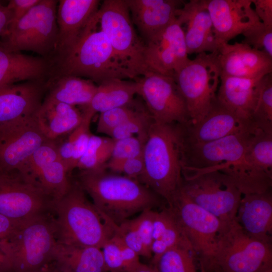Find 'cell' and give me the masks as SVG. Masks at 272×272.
<instances>
[{
	"instance_id": "obj_35",
	"label": "cell",
	"mask_w": 272,
	"mask_h": 272,
	"mask_svg": "<svg viewBox=\"0 0 272 272\" xmlns=\"http://www.w3.org/2000/svg\"><path fill=\"white\" fill-rule=\"evenodd\" d=\"M154 121L146 107L128 120L114 128L108 135L114 141L134 135L145 143L150 127Z\"/></svg>"
},
{
	"instance_id": "obj_34",
	"label": "cell",
	"mask_w": 272,
	"mask_h": 272,
	"mask_svg": "<svg viewBox=\"0 0 272 272\" xmlns=\"http://www.w3.org/2000/svg\"><path fill=\"white\" fill-rule=\"evenodd\" d=\"M145 107L144 102L134 98L124 105L100 113L97 125V132L108 135L114 128Z\"/></svg>"
},
{
	"instance_id": "obj_12",
	"label": "cell",
	"mask_w": 272,
	"mask_h": 272,
	"mask_svg": "<svg viewBox=\"0 0 272 272\" xmlns=\"http://www.w3.org/2000/svg\"><path fill=\"white\" fill-rule=\"evenodd\" d=\"M134 81L138 95L155 121L174 124L190 120L186 102L174 78L150 71Z\"/></svg>"
},
{
	"instance_id": "obj_21",
	"label": "cell",
	"mask_w": 272,
	"mask_h": 272,
	"mask_svg": "<svg viewBox=\"0 0 272 272\" xmlns=\"http://www.w3.org/2000/svg\"><path fill=\"white\" fill-rule=\"evenodd\" d=\"M47 81H27L0 88V125L36 115L44 99Z\"/></svg>"
},
{
	"instance_id": "obj_33",
	"label": "cell",
	"mask_w": 272,
	"mask_h": 272,
	"mask_svg": "<svg viewBox=\"0 0 272 272\" xmlns=\"http://www.w3.org/2000/svg\"><path fill=\"white\" fill-rule=\"evenodd\" d=\"M247 153L256 167L272 175V132L258 128L251 139Z\"/></svg>"
},
{
	"instance_id": "obj_9",
	"label": "cell",
	"mask_w": 272,
	"mask_h": 272,
	"mask_svg": "<svg viewBox=\"0 0 272 272\" xmlns=\"http://www.w3.org/2000/svg\"><path fill=\"white\" fill-rule=\"evenodd\" d=\"M58 1L41 0L27 14L11 23L1 40L8 49L30 51L50 60L58 40L56 10Z\"/></svg>"
},
{
	"instance_id": "obj_53",
	"label": "cell",
	"mask_w": 272,
	"mask_h": 272,
	"mask_svg": "<svg viewBox=\"0 0 272 272\" xmlns=\"http://www.w3.org/2000/svg\"><path fill=\"white\" fill-rule=\"evenodd\" d=\"M41 272H63L53 262Z\"/></svg>"
},
{
	"instance_id": "obj_38",
	"label": "cell",
	"mask_w": 272,
	"mask_h": 272,
	"mask_svg": "<svg viewBox=\"0 0 272 272\" xmlns=\"http://www.w3.org/2000/svg\"><path fill=\"white\" fill-rule=\"evenodd\" d=\"M145 143L136 136L114 141L110 159L105 165L110 169L125 160L143 155Z\"/></svg>"
},
{
	"instance_id": "obj_3",
	"label": "cell",
	"mask_w": 272,
	"mask_h": 272,
	"mask_svg": "<svg viewBox=\"0 0 272 272\" xmlns=\"http://www.w3.org/2000/svg\"><path fill=\"white\" fill-rule=\"evenodd\" d=\"M52 211L57 242L78 247L101 248L114 235L108 219L87 198L84 190L76 181L67 191L53 200Z\"/></svg>"
},
{
	"instance_id": "obj_54",
	"label": "cell",
	"mask_w": 272,
	"mask_h": 272,
	"mask_svg": "<svg viewBox=\"0 0 272 272\" xmlns=\"http://www.w3.org/2000/svg\"><path fill=\"white\" fill-rule=\"evenodd\" d=\"M262 272H272V269H268V270H266Z\"/></svg>"
},
{
	"instance_id": "obj_44",
	"label": "cell",
	"mask_w": 272,
	"mask_h": 272,
	"mask_svg": "<svg viewBox=\"0 0 272 272\" xmlns=\"http://www.w3.org/2000/svg\"><path fill=\"white\" fill-rule=\"evenodd\" d=\"M110 170L115 172L122 173L125 176L138 180L144 171L143 155L125 160Z\"/></svg>"
},
{
	"instance_id": "obj_6",
	"label": "cell",
	"mask_w": 272,
	"mask_h": 272,
	"mask_svg": "<svg viewBox=\"0 0 272 272\" xmlns=\"http://www.w3.org/2000/svg\"><path fill=\"white\" fill-rule=\"evenodd\" d=\"M198 262L203 272H262L272 269L271 244L250 236L235 219L225 224L213 252Z\"/></svg>"
},
{
	"instance_id": "obj_16",
	"label": "cell",
	"mask_w": 272,
	"mask_h": 272,
	"mask_svg": "<svg viewBox=\"0 0 272 272\" xmlns=\"http://www.w3.org/2000/svg\"><path fill=\"white\" fill-rule=\"evenodd\" d=\"M180 141L187 144L207 143L259 128L252 119L241 116L217 98L199 121L176 123Z\"/></svg>"
},
{
	"instance_id": "obj_46",
	"label": "cell",
	"mask_w": 272,
	"mask_h": 272,
	"mask_svg": "<svg viewBox=\"0 0 272 272\" xmlns=\"http://www.w3.org/2000/svg\"><path fill=\"white\" fill-rule=\"evenodd\" d=\"M41 0H11L7 6L12 11V22L18 21L27 14Z\"/></svg>"
},
{
	"instance_id": "obj_51",
	"label": "cell",
	"mask_w": 272,
	"mask_h": 272,
	"mask_svg": "<svg viewBox=\"0 0 272 272\" xmlns=\"http://www.w3.org/2000/svg\"><path fill=\"white\" fill-rule=\"evenodd\" d=\"M0 272H12L9 260L0 247Z\"/></svg>"
},
{
	"instance_id": "obj_8",
	"label": "cell",
	"mask_w": 272,
	"mask_h": 272,
	"mask_svg": "<svg viewBox=\"0 0 272 272\" xmlns=\"http://www.w3.org/2000/svg\"><path fill=\"white\" fill-rule=\"evenodd\" d=\"M95 16L130 79L151 71L145 59V42L135 31L125 0L104 1Z\"/></svg>"
},
{
	"instance_id": "obj_18",
	"label": "cell",
	"mask_w": 272,
	"mask_h": 272,
	"mask_svg": "<svg viewBox=\"0 0 272 272\" xmlns=\"http://www.w3.org/2000/svg\"><path fill=\"white\" fill-rule=\"evenodd\" d=\"M219 46L261 23L251 0H205Z\"/></svg>"
},
{
	"instance_id": "obj_24",
	"label": "cell",
	"mask_w": 272,
	"mask_h": 272,
	"mask_svg": "<svg viewBox=\"0 0 272 272\" xmlns=\"http://www.w3.org/2000/svg\"><path fill=\"white\" fill-rule=\"evenodd\" d=\"M51 68L50 59L10 50L0 40V88L20 82L47 81Z\"/></svg>"
},
{
	"instance_id": "obj_5",
	"label": "cell",
	"mask_w": 272,
	"mask_h": 272,
	"mask_svg": "<svg viewBox=\"0 0 272 272\" xmlns=\"http://www.w3.org/2000/svg\"><path fill=\"white\" fill-rule=\"evenodd\" d=\"M144 171L138 179L168 205L182 186V167L176 123L152 124L143 152Z\"/></svg>"
},
{
	"instance_id": "obj_43",
	"label": "cell",
	"mask_w": 272,
	"mask_h": 272,
	"mask_svg": "<svg viewBox=\"0 0 272 272\" xmlns=\"http://www.w3.org/2000/svg\"><path fill=\"white\" fill-rule=\"evenodd\" d=\"M155 212L153 210H146L134 218L137 229L144 246L151 257H152L151 248L153 241V220Z\"/></svg>"
},
{
	"instance_id": "obj_22",
	"label": "cell",
	"mask_w": 272,
	"mask_h": 272,
	"mask_svg": "<svg viewBox=\"0 0 272 272\" xmlns=\"http://www.w3.org/2000/svg\"><path fill=\"white\" fill-rule=\"evenodd\" d=\"M130 17L145 42L176 18L177 10L184 2L179 0H125Z\"/></svg>"
},
{
	"instance_id": "obj_45",
	"label": "cell",
	"mask_w": 272,
	"mask_h": 272,
	"mask_svg": "<svg viewBox=\"0 0 272 272\" xmlns=\"http://www.w3.org/2000/svg\"><path fill=\"white\" fill-rule=\"evenodd\" d=\"M115 234L117 236L121 249L124 272H133L141 263L139 259L140 255L134 250L127 246L117 234Z\"/></svg>"
},
{
	"instance_id": "obj_25",
	"label": "cell",
	"mask_w": 272,
	"mask_h": 272,
	"mask_svg": "<svg viewBox=\"0 0 272 272\" xmlns=\"http://www.w3.org/2000/svg\"><path fill=\"white\" fill-rule=\"evenodd\" d=\"M236 220L250 236L271 243V189L258 193L242 194Z\"/></svg>"
},
{
	"instance_id": "obj_20",
	"label": "cell",
	"mask_w": 272,
	"mask_h": 272,
	"mask_svg": "<svg viewBox=\"0 0 272 272\" xmlns=\"http://www.w3.org/2000/svg\"><path fill=\"white\" fill-rule=\"evenodd\" d=\"M216 56L222 75L254 78L272 73V57L242 42L221 44Z\"/></svg>"
},
{
	"instance_id": "obj_47",
	"label": "cell",
	"mask_w": 272,
	"mask_h": 272,
	"mask_svg": "<svg viewBox=\"0 0 272 272\" xmlns=\"http://www.w3.org/2000/svg\"><path fill=\"white\" fill-rule=\"evenodd\" d=\"M254 10L261 22L272 28V1L251 0Z\"/></svg>"
},
{
	"instance_id": "obj_13",
	"label": "cell",
	"mask_w": 272,
	"mask_h": 272,
	"mask_svg": "<svg viewBox=\"0 0 272 272\" xmlns=\"http://www.w3.org/2000/svg\"><path fill=\"white\" fill-rule=\"evenodd\" d=\"M167 206L175 215L198 258L209 255L226 223L193 202L181 188Z\"/></svg>"
},
{
	"instance_id": "obj_41",
	"label": "cell",
	"mask_w": 272,
	"mask_h": 272,
	"mask_svg": "<svg viewBox=\"0 0 272 272\" xmlns=\"http://www.w3.org/2000/svg\"><path fill=\"white\" fill-rule=\"evenodd\" d=\"M242 35L244 38L242 42L272 57V28L265 27L261 22Z\"/></svg>"
},
{
	"instance_id": "obj_48",
	"label": "cell",
	"mask_w": 272,
	"mask_h": 272,
	"mask_svg": "<svg viewBox=\"0 0 272 272\" xmlns=\"http://www.w3.org/2000/svg\"><path fill=\"white\" fill-rule=\"evenodd\" d=\"M57 153L59 160L69 174L71 172V166L74 153L73 143L68 138L61 144L58 143Z\"/></svg>"
},
{
	"instance_id": "obj_28",
	"label": "cell",
	"mask_w": 272,
	"mask_h": 272,
	"mask_svg": "<svg viewBox=\"0 0 272 272\" xmlns=\"http://www.w3.org/2000/svg\"><path fill=\"white\" fill-rule=\"evenodd\" d=\"M53 262L63 272H108L101 248L78 247L57 242Z\"/></svg>"
},
{
	"instance_id": "obj_31",
	"label": "cell",
	"mask_w": 272,
	"mask_h": 272,
	"mask_svg": "<svg viewBox=\"0 0 272 272\" xmlns=\"http://www.w3.org/2000/svg\"><path fill=\"white\" fill-rule=\"evenodd\" d=\"M198 260L191 246H177L167 250L152 265L157 272H203L197 269Z\"/></svg>"
},
{
	"instance_id": "obj_11",
	"label": "cell",
	"mask_w": 272,
	"mask_h": 272,
	"mask_svg": "<svg viewBox=\"0 0 272 272\" xmlns=\"http://www.w3.org/2000/svg\"><path fill=\"white\" fill-rule=\"evenodd\" d=\"M220 75L216 52L197 54L174 77L192 123L201 120L217 100Z\"/></svg>"
},
{
	"instance_id": "obj_37",
	"label": "cell",
	"mask_w": 272,
	"mask_h": 272,
	"mask_svg": "<svg viewBox=\"0 0 272 272\" xmlns=\"http://www.w3.org/2000/svg\"><path fill=\"white\" fill-rule=\"evenodd\" d=\"M58 143L56 140H48L32 154L19 173L32 182L35 175L46 164L58 158Z\"/></svg>"
},
{
	"instance_id": "obj_32",
	"label": "cell",
	"mask_w": 272,
	"mask_h": 272,
	"mask_svg": "<svg viewBox=\"0 0 272 272\" xmlns=\"http://www.w3.org/2000/svg\"><path fill=\"white\" fill-rule=\"evenodd\" d=\"M114 143V140L110 138L92 134L77 168L80 170L106 168L105 165L110 158Z\"/></svg>"
},
{
	"instance_id": "obj_52",
	"label": "cell",
	"mask_w": 272,
	"mask_h": 272,
	"mask_svg": "<svg viewBox=\"0 0 272 272\" xmlns=\"http://www.w3.org/2000/svg\"><path fill=\"white\" fill-rule=\"evenodd\" d=\"M133 272H157V271L153 265H148L141 263Z\"/></svg>"
},
{
	"instance_id": "obj_15",
	"label": "cell",
	"mask_w": 272,
	"mask_h": 272,
	"mask_svg": "<svg viewBox=\"0 0 272 272\" xmlns=\"http://www.w3.org/2000/svg\"><path fill=\"white\" fill-rule=\"evenodd\" d=\"M53 199L19 174H0V214L22 222L52 211Z\"/></svg>"
},
{
	"instance_id": "obj_17",
	"label": "cell",
	"mask_w": 272,
	"mask_h": 272,
	"mask_svg": "<svg viewBox=\"0 0 272 272\" xmlns=\"http://www.w3.org/2000/svg\"><path fill=\"white\" fill-rule=\"evenodd\" d=\"M145 62L151 71L174 78L187 63L182 29L176 18L153 38L145 42Z\"/></svg>"
},
{
	"instance_id": "obj_10",
	"label": "cell",
	"mask_w": 272,
	"mask_h": 272,
	"mask_svg": "<svg viewBox=\"0 0 272 272\" xmlns=\"http://www.w3.org/2000/svg\"><path fill=\"white\" fill-rule=\"evenodd\" d=\"M181 189L195 203L224 223L236 219L242 193L229 176L217 170H182Z\"/></svg>"
},
{
	"instance_id": "obj_40",
	"label": "cell",
	"mask_w": 272,
	"mask_h": 272,
	"mask_svg": "<svg viewBox=\"0 0 272 272\" xmlns=\"http://www.w3.org/2000/svg\"><path fill=\"white\" fill-rule=\"evenodd\" d=\"M109 222L114 233L122 239L127 246L134 250L140 256L151 258L139 234L134 219L126 220L118 225L110 220Z\"/></svg>"
},
{
	"instance_id": "obj_50",
	"label": "cell",
	"mask_w": 272,
	"mask_h": 272,
	"mask_svg": "<svg viewBox=\"0 0 272 272\" xmlns=\"http://www.w3.org/2000/svg\"><path fill=\"white\" fill-rule=\"evenodd\" d=\"M13 14L12 11L0 3V37H4L8 32L12 22Z\"/></svg>"
},
{
	"instance_id": "obj_14",
	"label": "cell",
	"mask_w": 272,
	"mask_h": 272,
	"mask_svg": "<svg viewBox=\"0 0 272 272\" xmlns=\"http://www.w3.org/2000/svg\"><path fill=\"white\" fill-rule=\"evenodd\" d=\"M36 116L0 125V174H19L35 151L48 140Z\"/></svg>"
},
{
	"instance_id": "obj_49",
	"label": "cell",
	"mask_w": 272,
	"mask_h": 272,
	"mask_svg": "<svg viewBox=\"0 0 272 272\" xmlns=\"http://www.w3.org/2000/svg\"><path fill=\"white\" fill-rule=\"evenodd\" d=\"M22 222L14 221L0 214V240L11 236Z\"/></svg>"
},
{
	"instance_id": "obj_23",
	"label": "cell",
	"mask_w": 272,
	"mask_h": 272,
	"mask_svg": "<svg viewBox=\"0 0 272 272\" xmlns=\"http://www.w3.org/2000/svg\"><path fill=\"white\" fill-rule=\"evenodd\" d=\"M98 0H60L56 10L58 40L53 57L71 47L99 8Z\"/></svg>"
},
{
	"instance_id": "obj_19",
	"label": "cell",
	"mask_w": 272,
	"mask_h": 272,
	"mask_svg": "<svg viewBox=\"0 0 272 272\" xmlns=\"http://www.w3.org/2000/svg\"><path fill=\"white\" fill-rule=\"evenodd\" d=\"M176 16L183 31L188 54L217 51L219 45L205 0L184 2Z\"/></svg>"
},
{
	"instance_id": "obj_36",
	"label": "cell",
	"mask_w": 272,
	"mask_h": 272,
	"mask_svg": "<svg viewBox=\"0 0 272 272\" xmlns=\"http://www.w3.org/2000/svg\"><path fill=\"white\" fill-rule=\"evenodd\" d=\"M251 118L258 128L272 132V73L265 75L262 79Z\"/></svg>"
},
{
	"instance_id": "obj_42",
	"label": "cell",
	"mask_w": 272,
	"mask_h": 272,
	"mask_svg": "<svg viewBox=\"0 0 272 272\" xmlns=\"http://www.w3.org/2000/svg\"><path fill=\"white\" fill-rule=\"evenodd\" d=\"M101 249L108 272H124L121 249L115 233L104 244Z\"/></svg>"
},
{
	"instance_id": "obj_39",
	"label": "cell",
	"mask_w": 272,
	"mask_h": 272,
	"mask_svg": "<svg viewBox=\"0 0 272 272\" xmlns=\"http://www.w3.org/2000/svg\"><path fill=\"white\" fill-rule=\"evenodd\" d=\"M84 118L80 124L70 133L68 139L74 145V153L71 171L77 168L78 163L87 148L92 133L90 130L91 120L95 115L87 110L83 109Z\"/></svg>"
},
{
	"instance_id": "obj_30",
	"label": "cell",
	"mask_w": 272,
	"mask_h": 272,
	"mask_svg": "<svg viewBox=\"0 0 272 272\" xmlns=\"http://www.w3.org/2000/svg\"><path fill=\"white\" fill-rule=\"evenodd\" d=\"M138 86L134 80L112 78L107 79L97 85L90 103L83 109L94 114L124 105L138 95Z\"/></svg>"
},
{
	"instance_id": "obj_1",
	"label": "cell",
	"mask_w": 272,
	"mask_h": 272,
	"mask_svg": "<svg viewBox=\"0 0 272 272\" xmlns=\"http://www.w3.org/2000/svg\"><path fill=\"white\" fill-rule=\"evenodd\" d=\"M106 169L80 170L77 182L97 209L114 224L161 205V197L138 180L108 173Z\"/></svg>"
},
{
	"instance_id": "obj_7",
	"label": "cell",
	"mask_w": 272,
	"mask_h": 272,
	"mask_svg": "<svg viewBox=\"0 0 272 272\" xmlns=\"http://www.w3.org/2000/svg\"><path fill=\"white\" fill-rule=\"evenodd\" d=\"M57 243L53 219L45 214L23 221L0 247L12 272H41L53 262Z\"/></svg>"
},
{
	"instance_id": "obj_27",
	"label": "cell",
	"mask_w": 272,
	"mask_h": 272,
	"mask_svg": "<svg viewBox=\"0 0 272 272\" xmlns=\"http://www.w3.org/2000/svg\"><path fill=\"white\" fill-rule=\"evenodd\" d=\"M36 117L44 136L48 140H56L77 127L83 119L84 113L76 106L45 97Z\"/></svg>"
},
{
	"instance_id": "obj_26",
	"label": "cell",
	"mask_w": 272,
	"mask_h": 272,
	"mask_svg": "<svg viewBox=\"0 0 272 272\" xmlns=\"http://www.w3.org/2000/svg\"><path fill=\"white\" fill-rule=\"evenodd\" d=\"M263 77L246 78L220 75L217 98L238 115L252 119Z\"/></svg>"
},
{
	"instance_id": "obj_4",
	"label": "cell",
	"mask_w": 272,
	"mask_h": 272,
	"mask_svg": "<svg viewBox=\"0 0 272 272\" xmlns=\"http://www.w3.org/2000/svg\"><path fill=\"white\" fill-rule=\"evenodd\" d=\"M257 129L198 144L183 143L179 137L182 169L217 170L229 176L237 186L249 183L260 171L247 154Z\"/></svg>"
},
{
	"instance_id": "obj_2",
	"label": "cell",
	"mask_w": 272,
	"mask_h": 272,
	"mask_svg": "<svg viewBox=\"0 0 272 272\" xmlns=\"http://www.w3.org/2000/svg\"><path fill=\"white\" fill-rule=\"evenodd\" d=\"M50 78L73 76L86 78L97 85L109 79H129L119 63L95 14L76 42L52 59Z\"/></svg>"
},
{
	"instance_id": "obj_29",
	"label": "cell",
	"mask_w": 272,
	"mask_h": 272,
	"mask_svg": "<svg viewBox=\"0 0 272 272\" xmlns=\"http://www.w3.org/2000/svg\"><path fill=\"white\" fill-rule=\"evenodd\" d=\"M45 98L72 106L84 107L91 101L97 85L92 81L73 76L50 78Z\"/></svg>"
}]
</instances>
